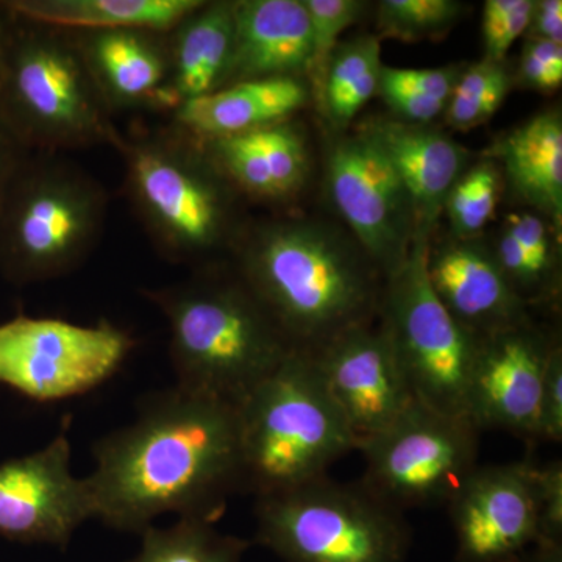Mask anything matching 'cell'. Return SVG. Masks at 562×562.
<instances>
[{
	"instance_id": "ffe728a7",
	"label": "cell",
	"mask_w": 562,
	"mask_h": 562,
	"mask_svg": "<svg viewBox=\"0 0 562 562\" xmlns=\"http://www.w3.org/2000/svg\"><path fill=\"white\" fill-rule=\"evenodd\" d=\"M382 147L412 201L416 232L430 235L462 173L468 151L424 124L373 120L362 128Z\"/></svg>"
},
{
	"instance_id": "8fae6325",
	"label": "cell",
	"mask_w": 562,
	"mask_h": 562,
	"mask_svg": "<svg viewBox=\"0 0 562 562\" xmlns=\"http://www.w3.org/2000/svg\"><path fill=\"white\" fill-rule=\"evenodd\" d=\"M133 347L132 336L105 319L13 317L0 324V384L36 402L79 397L109 382Z\"/></svg>"
},
{
	"instance_id": "74e56055",
	"label": "cell",
	"mask_w": 562,
	"mask_h": 562,
	"mask_svg": "<svg viewBox=\"0 0 562 562\" xmlns=\"http://www.w3.org/2000/svg\"><path fill=\"white\" fill-rule=\"evenodd\" d=\"M376 94L382 95L384 102L394 113L409 124H428L447 109V101L419 94V92L394 90V88H380Z\"/></svg>"
},
{
	"instance_id": "d590c367",
	"label": "cell",
	"mask_w": 562,
	"mask_h": 562,
	"mask_svg": "<svg viewBox=\"0 0 562 562\" xmlns=\"http://www.w3.org/2000/svg\"><path fill=\"white\" fill-rule=\"evenodd\" d=\"M461 72L458 66L439 69H398L383 66L380 72L379 90L394 88V90L419 92V94L449 102Z\"/></svg>"
},
{
	"instance_id": "9c48e42d",
	"label": "cell",
	"mask_w": 562,
	"mask_h": 562,
	"mask_svg": "<svg viewBox=\"0 0 562 562\" xmlns=\"http://www.w3.org/2000/svg\"><path fill=\"white\" fill-rule=\"evenodd\" d=\"M430 235L414 233L408 258L384 280L379 316L414 397L427 408L468 417L480 338L436 297L427 273Z\"/></svg>"
},
{
	"instance_id": "484cf974",
	"label": "cell",
	"mask_w": 562,
	"mask_h": 562,
	"mask_svg": "<svg viewBox=\"0 0 562 562\" xmlns=\"http://www.w3.org/2000/svg\"><path fill=\"white\" fill-rule=\"evenodd\" d=\"M382 68V44L376 35L350 41L333 52L319 101L338 131L379 92Z\"/></svg>"
},
{
	"instance_id": "277c9868",
	"label": "cell",
	"mask_w": 562,
	"mask_h": 562,
	"mask_svg": "<svg viewBox=\"0 0 562 562\" xmlns=\"http://www.w3.org/2000/svg\"><path fill=\"white\" fill-rule=\"evenodd\" d=\"M114 149L124 160L132 209L165 260L199 269L232 254L246 227L238 192L194 139L169 127L122 135Z\"/></svg>"
},
{
	"instance_id": "f35d334b",
	"label": "cell",
	"mask_w": 562,
	"mask_h": 562,
	"mask_svg": "<svg viewBox=\"0 0 562 562\" xmlns=\"http://www.w3.org/2000/svg\"><path fill=\"white\" fill-rule=\"evenodd\" d=\"M531 38L552 41L562 46V2L561 0H541L535 2L530 27Z\"/></svg>"
},
{
	"instance_id": "b9f144b4",
	"label": "cell",
	"mask_w": 562,
	"mask_h": 562,
	"mask_svg": "<svg viewBox=\"0 0 562 562\" xmlns=\"http://www.w3.org/2000/svg\"><path fill=\"white\" fill-rule=\"evenodd\" d=\"M11 21H13V13H11L9 7L5 5V2H0V55H2L3 46H5Z\"/></svg>"
},
{
	"instance_id": "4dcf8cb0",
	"label": "cell",
	"mask_w": 562,
	"mask_h": 562,
	"mask_svg": "<svg viewBox=\"0 0 562 562\" xmlns=\"http://www.w3.org/2000/svg\"><path fill=\"white\" fill-rule=\"evenodd\" d=\"M312 22L313 55L308 80L312 94H322L328 63L338 47L339 35L361 16L364 3L358 0H303Z\"/></svg>"
},
{
	"instance_id": "5bb4252c",
	"label": "cell",
	"mask_w": 562,
	"mask_h": 562,
	"mask_svg": "<svg viewBox=\"0 0 562 562\" xmlns=\"http://www.w3.org/2000/svg\"><path fill=\"white\" fill-rule=\"evenodd\" d=\"M313 358L357 449L417 402L382 324L351 328Z\"/></svg>"
},
{
	"instance_id": "ab89813d",
	"label": "cell",
	"mask_w": 562,
	"mask_h": 562,
	"mask_svg": "<svg viewBox=\"0 0 562 562\" xmlns=\"http://www.w3.org/2000/svg\"><path fill=\"white\" fill-rule=\"evenodd\" d=\"M27 151L13 135V132L10 131L3 117L0 116V203H2L11 176L16 171Z\"/></svg>"
},
{
	"instance_id": "7c38bea8",
	"label": "cell",
	"mask_w": 562,
	"mask_h": 562,
	"mask_svg": "<svg viewBox=\"0 0 562 562\" xmlns=\"http://www.w3.org/2000/svg\"><path fill=\"white\" fill-rule=\"evenodd\" d=\"M327 187L335 209L383 279L397 272L408 258L416 224L408 192L372 136L361 131L333 140Z\"/></svg>"
},
{
	"instance_id": "4fadbf2b",
	"label": "cell",
	"mask_w": 562,
	"mask_h": 562,
	"mask_svg": "<svg viewBox=\"0 0 562 562\" xmlns=\"http://www.w3.org/2000/svg\"><path fill=\"white\" fill-rule=\"evenodd\" d=\"M70 419L43 449L0 464V538L66 549L95 519L90 483L70 469Z\"/></svg>"
},
{
	"instance_id": "8d00e7d4",
	"label": "cell",
	"mask_w": 562,
	"mask_h": 562,
	"mask_svg": "<svg viewBox=\"0 0 562 562\" xmlns=\"http://www.w3.org/2000/svg\"><path fill=\"white\" fill-rule=\"evenodd\" d=\"M520 76L530 88L554 91L562 83V46L552 41H527L520 61Z\"/></svg>"
},
{
	"instance_id": "3957f363",
	"label": "cell",
	"mask_w": 562,
	"mask_h": 562,
	"mask_svg": "<svg viewBox=\"0 0 562 562\" xmlns=\"http://www.w3.org/2000/svg\"><path fill=\"white\" fill-rule=\"evenodd\" d=\"M143 295L168 321L176 384L199 394L239 406L295 350L233 268L194 269Z\"/></svg>"
},
{
	"instance_id": "52a82bcc",
	"label": "cell",
	"mask_w": 562,
	"mask_h": 562,
	"mask_svg": "<svg viewBox=\"0 0 562 562\" xmlns=\"http://www.w3.org/2000/svg\"><path fill=\"white\" fill-rule=\"evenodd\" d=\"M244 492L291 490L357 450L313 355L294 350L239 405Z\"/></svg>"
},
{
	"instance_id": "ac0fdd59",
	"label": "cell",
	"mask_w": 562,
	"mask_h": 562,
	"mask_svg": "<svg viewBox=\"0 0 562 562\" xmlns=\"http://www.w3.org/2000/svg\"><path fill=\"white\" fill-rule=\"evenodd\" d=\"M111 111L176 110L168 33L138 29L72 31Z\"/></svg>"
},
{
	"instance_id": "d6a6232c",
	"label": "cell",
	"mask_w": 562,
	"mask_h": 562,
	"mask_svg": "<svg viewBox=\"0 0 562 562\" xmlns=\"http://www.w3.org/2000/svg\"><path fill=\"white\" fill-rule=\"evenodd\" d=\"M506 231L512 233L527 254L532 273L538 281L542 302L549 301L557 292L552 246L546 222L532 213H513L506 220Z\"/></svg>"
},
{
	"instance_id": "836d02e7",
	"label": "cell",
	"mask_w": 562,
	"mask_h": 562,
	"mask_svg": "<svg viewBox=\"0 0 562 562\" xmlns=\"http://www.w3.org/2000/svg\"><path fill=\"white\" fill-rule=\"evenodd\" d=\"M538 541L562 542V462L532 469Z\"/></svg>"
},
{
	"instance_id": "603a6c76",
	"label": "cell",
	"mask_w": 562,
	"mask_h": 562,
	"mask_svg": "<svg viewBox=\"0 0 562 562\" xmlns=\"http://www.w3.org/2000/svg\"><path fill=\"white\" fill-rule=\"evenodd\" d=\"M235 35V0H203L201 7L168 32L169 87L176 110L181 103L211 94L227 85Z\"/></svg>"
},
{
	"instance_id": "1f68e13d",
	"label": "cell",
	"mask_w": 562,
	"mask_h": 562,
	"mask_svg": "<svg viewBox=\"0 0 562 562\" xmlns=\"http://www.w3.org/2000/svg\"><path fill=\"white\" fill-rule=\"evenodd\" d=\"M532 9V0H487L484 3V60L503 61L516 40L530 27Z\"/></svg>"
},
{
	"instance_id": "60d3db41",
	"label": "cell",
	"mask_w": 562,
	"mask_h": 562,
	"mask_svg": "<svg viewBox=\"0 0 562 562\" xmlns=\"http://www.w3.org/2000/svg\"><path fill=\"white\" fill-rule=\"evenodd\" d=\"M520 562H562V542H535Z\"/></svg>"
},
{
	"instance_id": "83f0119b",
	"label": "cell",
	"mask_w": 562,
	"mask_h": 562,
	"mask_svg": "<svg viewBox=\"0 0 562 562\" xmlns=\"http://www.w3.org/2000/svg\"><path fill=\"white\" fill-rule=\"evenodd\" d=\"M512 88L502 63L483 60L462 70L447 103V122L458 131H471L494 116Z\"/></svg>"
},
{
	"instance_id": "f546056e",
	"label": "cell",
	"mask_w": 562,
	"mask_h": 562,
	"mask_svg": "<svg viewBox=\"0 0 562 562\" xmlns=\"http://www.w3.org/2000/svg\"><path fill=\"white\" fill-rule=\"evenodd\" d=\"M501 194V176L491 162H480L462 173L454 183L443 209L454 235L471 239L494 217Z\"/></svg>"
},
{
	"instance_id": "5b68a950",
	"label": "cell",
	"mask_w": 562,
	"mask_h": 562,
	"mask_svg": "<svg viewBox=\"0 0 562 562\" xmlns=\"http://www.w3.org/2000/svg\"><path fill=\"white\" fill-rule=\"evenodd\" d=\"M113 114L74 32L13 13L0 55V116L22 146L50 154L116 147Z\"/></svg>"
},
{
	"instance_id": "6da1fadb",
	"label": "cell",
	"mask_w": 562,
	"mask_h": 562,
	"mask_svg": "<svg viewBox=\"0 0 562 562\" xmlns=\"http://www.w3.org/2000/svg\"><path fill=\"white\" fill-rule=\"evenodd\" d=\"M95 520L143 532L162 514L216 524L244 492L239 406L173 384L94 443Z\"/></svg>"
},
{
	"instance_id": "e0dca14e",
	"label": "cell",
	"mask_w": 562,
	"mask_h": 562,
	"mask_svg": "<svg viewBox=\"0 0 562 562\" xmlns=\"http://www.w3.org/2000/svg\"><path fill=\"white\" fill-rule=\"evenodd\" d=\"M427 273L436 297L476 338L530 321L495 255L469 239L430 247Z\"/></svg>"
},
{
	"instance_id": "44dd1931",
	"label": "cell",
	"mask_w": 562,
	"mask_h": 562,
	"mask_svg": "<svg viewBox=\"0 0 562 562\" xmlns=\"http://www.w3.org/2000/svg\"><path fill=\"white\" fill-rule=\"evenodd\" d=\"M235 54L225 87L308 76L313 35L303 0H235Z\"/></svg>"
},
{
	"instance_id": "ba28073f",
	"label": "cell",
	"mask_w": 562,
	"mask_h": 562,
	"mask_svg": "<svg viewBox=\"0 0 562 562\" xmlns=\"http://www.w3.org/2000/svg\"><path fill=\"white\" fill-rule=\"evenodd\" d=\"M255 541L284 562H406L412 528L361 482L319 476L255 497Z\"/></svg>"
},
{
	"instance_id": "7a4b0ae2",
	"label": "cell",
	"mask_w": 562,
	"mask_h": 562,
	"mask_svg": "<svg viewBox=\"0 0 562 562\" xmlns=\"http://www.w3.org/2000/svg\"><path fill=\"white\" fill-rule=\"evenodd\" d=\"M235 269L295 350L316 353L379 316L384 281L360 246L303 217L246 225Z\"/></svg>"
},
{
	"instance_id": "d4e9b609",
	"label": "cell",
	"mask_w": 562,
	"mask_h": 562,
	"mask_svg": "<svg viewBox=\"0 0 562 562\" xmlns=\"http://www.w3.org/2000/svg\"><path fill=\"white\" fill-rule=\"evenodd\" d=\"M24 20L66 31L138 29L168 33L203 0H3Z\"/></svg>"
},
{
	"instance_id": "4316f807",
	"label": "cell",
	"mask_w": 562,
	"mask_h": 562,
	"mask_svg": "<svg viewBox=\"0 0 562 562\" xmlns=\"http://www.w3.org/2000/svg\"><path fill=\"white\" fill-rule=\"evenodd\" d=\"M140 538L139 552L127 562H243L250 547L201 519H179L166 528L150 525Z\"/></svg>"
},
{
	"instance_id": "8992f818",
	"label": "cell",
	"mask_w": 562,
	"mask_h": 562,
	"mask_svg": "<svg viewBox=\"0 0 562 562\" xmlns=\"http://www.w3.org/2000/svg\"><path fill=\"white\" fill-rule=\"evenodd\" d=\"M109 194L65 154L32 151L0 203V276L16 286L77 271L98 247Z\"/></svg>"
},
{
	"instance_id": "d6986e66",
	"label": "cell",
	"mask_w": 562,
	"mask_h": 562,
	"mask_svg": "<svg viewBox=\"0 0 562 562\" xmlns=\"http://www.w3.org/2000/svg\"><path fill=\"white\" fill-rule=\"evenodd\" d=\"M195 143L238 194L255 201H291L308 179V146L301 127L291 120Z\"/></svg>"
},
{
	"instance_id": "e575fe53",
	"label": "cell",
	"mask_w": 562,
	"mask_h": 562,
	"mask_svg": "<svg viewBox=\"0 0 562 562\" xmlns=\"http://www.w3.org/2000/svg\"><path fill=\"white\" fill-rule=\"evenodd\" d=\"M562 441V349L550 344L539 403L538 442Z\"/></svg>"
},
{
	"instance_id": "7402d4cb",
	"label": "cell",
	"mask_w": 562,
	"mask_h": 562,
	"mask_svg": "<svg viewBox=\"0 0 562 562\" xmlns=\"http://www.w3.org/2000/svg\"><path fill=\"white\" fill-rule=\"evenodd\" d=\"M312 98L299 77L239 81L181 103L171 127L194 140L225 138L290 121Z\"/></svg>"
},
{
	"instance_id": "9a60e30c",
	"label": "cell",
	"mask_w": 562,
	"mask_h": 562,
	"mask_svg": "<svg viewBox=\"0 0 562 562\" xmlns=\"http://www.w3.org/2000/svg\"><path fill=\"white\" fill-rule=\"evenodd\" d=\"M530 461L476 465L449 506L457 562H520L538 539Z\"/></svg>"
},
{
	"instance_id": "2e32d148",
	"label": "cell",
	"mask_w": 562,
	"mask_h": 562,
	"mask_svg": "<svg viewBox=\"0 0 562 562\" xmlns=\"http://www.w3.org/2000/svg\"><path fill=\"white\" fill-rule=\"evenodd\" d=\"M550 344L530 321L480 338L468 394V417L480 431L497 428L538 442Z\"/></svg>"
},
{
	"instance_id": "cb8c5ba5",
	"label": "cell",
	"mask_w": 562,
	"mask_h": 562,
	"mask_svg": "<svg viewBox=\"0 0 562 562\" xmlns=\"http://www.w3.org/2000/svg\"><path fill=\"white\" fill-rule=\"evenodd\" d=\"M501 158L514 190L525 201L561 224L562 121L547 111L525 122L492 147Z\"/></svg>"
},
{
	"instance_id": "30bf717a",
	"label": "cell",
	"mask_w": 562,
	"mask_h": 562,
	"mask_svg": "<svg viewBox=\"0 0 562 562\" xmlns=\"http://www.w3.org/2000/svg\"><path fill=\"white\" fill-rule=\"evenodd\" d=\"M480 432L469 417L416 402L386 430L358 446L364 458L360 482L402 513L447 505L479 465Z\"/></svg>"
},
{
	"instance_id": "f1b7e54d",
	"label": "cell",
	"mask_w": 562,
	"mask_h": 562,
	"mask_svg": "<svg viewBox=\"0 0 562 562\" xmlns=\"http://www.w3.org/2000/svg\"><path fill=\"white\" fill-rule=\"evenodd\" d=\"M462 3L454 0H383L379 3V38L417 41L442 38L457 24Z\"/></svg>"
}]
</instances>
